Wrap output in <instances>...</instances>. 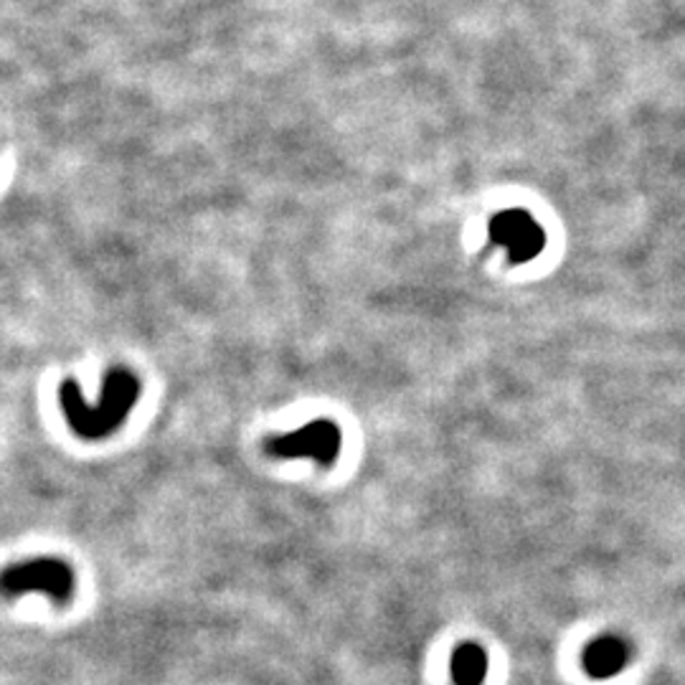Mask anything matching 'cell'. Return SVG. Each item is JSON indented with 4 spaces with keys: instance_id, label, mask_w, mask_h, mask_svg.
Segmentation results:
<instances>
[{
    "instance_id": "1",
    "label": "cell",
    "mask_w": 685,
    "mask_h": 685,
    "mask_svg": "<svg viewBox=\"0 0 685 685\" xmlns=\"http://www.w3.org/2000/svg\"><path fill=\"white\" fill-rule=\"evenodd\" d=\"M82 396V388L74 378H66L59 386V404H62L69 427L82 439H104L120 424H125L129 409L141 396V384H137L133 371L112 369L104 376L102 398L97 404H86Z\"/></svg>"
},
{
    "instance_id": "2",
    "label": "cell",
    "mask_w": 685,
    "mask_h": 685,
    "mask_svg": "<svg viewBox=\"0 0 685 685\" xmlns=\"http://www.w3.org/2000/svg\"><path fill=\"white\" fill-rule=\"evenodd\" d=\"M29 592H43L54 602L64 604L74 592V574L69 563L54 557H43L8 567L3 574V594L8 600Z\"/></svg>"
},
{
    "instance_id": "3",
    "label": "cell",
    "mask_w": 685,
    "mask_h": 685,
    "mask_svg": "<svg viewBox=\"0 0 685 685\" xmlns=\"http://www.w3.org/2000/svg\"><path fill=\"white\" fill-rule=\"evenodd\" d=\"M264 453L277 459L310 457L320 467H331L341 453V429L331 419H315L290 435H274L264 442Z\"/></svg>"
},
{
    "instance_id": "4",
    "label": "cell",
    "mask_w": 685,
    "mask_h": 685,
    "mask_svg": "<svg viewBox=\"0 0 685 685\" xmlns=\"http://www.w3.org/2000/svg\"><path fill=\"white\" fill-rule=\"evenodd\" d=\"M490 247H502L508 251L510 264H526L536 259L546 247V233L539 221L523 208L500 211L488 224Z\"/></svg>"
},
{
    "instance_id": "5",
    "label": "cell",
    "mask_w": 685,
    "mask_h": 685,
    "mask_svg": "<svg viewBox=\"0 0 685 685\" xmlns=\"http://www.w3.org/2000/svg\"><path fill=\"white\" fill-rule=\"evenodd\" d=\"M630 663V645L617 635H602L584 647L582 665L594 681H606L624 671Z\"/></svg>"
},
{
    "instance_id": "6",
    "label": "cell",
    "mask_w": 685,
    "mask_h": 685,
    "mask_svg": "<svg viewBox=\"0 0 685 685\" xmlns=\"http://www.w3.org/2000/svg\"><path fill=\"white\" fill-rule=\"evenodd\" d=\"M488 675V655L475 643L459 645L453 653V681L455 685H482Z\"/></svg>"
}]
</instances>
